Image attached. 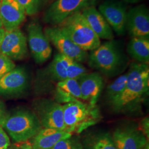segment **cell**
<instances>
[{
  "label": "cell",
  "instance_id": "obj_31",
  "mask_svg": "<svg viewBox=\"0 0 149 149\" xmlns=\"http://www.w3.org/2000/svg\"><path fill=\"white\" fill-rule=\"evenodd\" d=\"M5 29L3 27L0 28V46H1V44L2 43L3 38H4V36H5Z\"/></svg>",
  "mask_w": 149,
  "mask_h": 149
},
{
  "label": "cell",
  "instance_id": "obj_23",
  "mask_svg": "<svg viewBox=\"0 0 149 149\" xmlns=\"http://www.w3.org/2000/svg\"><path fill=\"white\" fill-rule=\"evenodd\" d=\"M127 81V73L118 77L113 82L107 87L106 98L107 101L111 104L122 95L125 88Z\"/></svg>",
  "mask_w": 149,
  "mask_h": 149
},
{
  "label": "cell",
  "instance_id": "obj_13",
  "mask_svg": "<svg viewBox=\"0 0 149 149\" xmlns=\"http://www.w3.org/2000/svg\"><path fill=\"white\" fill-rule=\"evenodd\" d=\"M29 83V75L23 67H15L0 78V95L11 96L25 92Z\"/></svg>",
  "mask_w": 149,
  "mask_h": 149
},
{
  "label": "cell",
  "instance_id": "obj_5",
  "mask_svg": "<svg viewBox=\"0 0 149 149\" xmlns=\"http://www.w3.org/2000/svg\"><path fill=\"white\" fill-rule=\"evenodd\" d=\"M70 39L85 51H92L101 44L81 12L70 16L57 26Z\"/></svg>",
  "mask_w": 149,
  "mask_h": 149
},
{
  "label": "cell",
  "instance_id": "obj_33",
  "mask_svg": "<svg viewBox=\"0 0 149 149\" xmlns=\"http://www.w3.org/2000/svg\"><path fill=\"white\" fill-rule=\"evenodd\" d=\"M120 1H122L125 3H136L142 1L143 0H120Z\"/></svg>",
  "mask_w": 149,
  "mask_h": 149
},
{
  "label": "cell",
  "instance_id": "obj_22",
  "mask_svg": "<svg viewBox=\"0 0 149 149\" xmlns=\"http://www.w3.org/2000/svg\"><path fill=\"white\" fill-rule=\"evenodd\" d=\"M82 143L84 149H117L112 135L108 132L90 134Z\"/></svg>",
  "mask_w": 149,
  "mask_h": 149
},
{
  "label": "cell",
  "instance_id": "obj_38",
  "mask_svg": "<svg viewBox=\"0 0 149 149\" xmlns=\"http://www.w3.org/2000/svg\"><path fill=\"white\" fill-rule=\"evenodd\" d=\"M54 1H55V0H54Z\"/></svg>",
  "mask_w": 149,
  "mask_h": 149
},
{
  "label": "cell",
  "instance_id": "obj_29",
  "mask_svg": "<svg viewBox=\"0 0 149 149\" xmlns=\"http://www.w3.org/2000/svg\"><path fill=\"white\" fill-rule=\"evenodd\" d=\"M139 129L143 133L148 139L149 138V116L144 117L138 124Z\"/></svg>",
  "mask_w": 149,
  "mask_h": 149
},
{
  "label": "cell",
  "instance_id": "obj_36",
  "mask_svg": "<svg viewBox=\"0 0 149 149\" xmlns=\"http://www.w3.org/2000/svg\"><path fill=\"white\" fill-rule=\"evenodd\" d=\"M2 23H1V22L0 20V28H2Z\"/></svg>",
  "mask_w": 149,
  "mask_h": 149
},
{
  "label": "cell",
  "instance_id": "obj_6",
  "mask_svg": "<svg viewBox=\"0 0 149 149\" xmlns=\"http://www.w3.org/2000/svg\"><path fill=\"white\" fill-rule=\"evenodd\" d=\"M100 0H55L45 11L43 21L48 24L57 26L66 18L96 6Z\"/></svg>",
  "mask_w": 149,
  "mask_h": 149
},
{
  "label": "cell",
  "instance_id": "obj_17",
  "mask_svg": "<svg viewBox=\"0 0 149 149\" xmlns=\"http://www.w3.org/2000/svg\"><path fill=\"white\" fill-rule=\"evenodd\" d=\"M81 13L93 31L100 39L111 40L114 36L112 28L101 13L96 8L92 6L81 12Z\"/></svg>",
  "mask_w": 149,
  "mask_h": 149
},
{
  "label": "cell",
  "instance_id": "obj_9",
  "mask_svg": "<svg viewBox=\"0 0 149 149\" xmlns=\"http://www.w3.org/2000/svg\"><path fill=\"white\" fill-rule=\"evenodd\" d=\"M28 42L32 56L38 64H42L50 58L52 48L42 26L37 21L31 22L27 27Z\"/></svg>",
  "mask_w": 149,
  "mask_h": 149
},
{
  "label": "cell",
  "instance_id": "obj_26",
  "mask_svg": "<svg viewBox=\"0 0 149 149\" xmlns=\"http://www.w3.org/2000/svg\"><path fill=\"white\" fill-rule=\"evenodd\" d=\"M52 149H84V148L79 138L71 135L68 138L59 141L55 145Z\"/></svg>",
  "mask_w": 149,
  "mask_h": 149
},
{
  "label": "cell",
  "instance_id": "obj_24",
  "mask_svg": "<svg viewBox=\"0 0 149 149\" xmlns=\"http://www.w3.org/2000/svg\"><path fill=\"white\" fill-rule=\"evenodd\" d=\"M26 11V15L34 16L43 8L48 0H17Z\"/></svg>",
  "mask_w": 149,
  "mask_h": 149
},
{
  "label": "cell",
  "instance_id": "obj_14",
  "mask_svg": "<svg viewBox=\"0 0 149 149\" xmlns=\"http://www.w3.org/2000/svg\"><path fill=\"white\" fill-rule=\"evenodd\" d=\"M0 52L12 60H21L27 58V38L19 28L6 31Z\"/></svg>",
  "mask_w": 149,
  "mask_h": 149
},
{
  "label": "cell",
  "instance_id": "obj_1",
  "mask_svg": "<svg viewBox=\"0 0 149 149\" xmlns=\"http://www.w3.org/2000/svg\"><path fill=\"white\" fill-rule=\"evenodd\" d=\"M127 73V81L122 95L109 105L116 113L138 116L149 96V65L132 63Z\"/></svg>",
  "mask_w": 149,
  "mask_h": 149
},
{
  "label": "cell",
  "instance_id": "obj_28",
  "mask_svg": "<svg viewBox=\"0 0 149 149\" xmlns=\"http://www.w3.org/2000/svg\"><path fill=\"white\" fill-rule=\"evenodd\" d=\"M11 145V141L8 135L0 125V149H7Z\"/></svg>",
  "mask_w": 149,
  "mask_h": 149
},
{
  "label": "cell",
  "instance_id": "obj_18",
  "mask_svg": "<svg viewBox=\"0 0 149 149\" xmlns=\"http://www.w3.org/2000/svg\"><path fill=\"white\" fill-rule=\"evenodd\" d=\"M54 101L63 105L67 103L84 102L77 80L66 79L56 84L54 92ZM63 104V105H64Z\"/></svg>",
  "mask_w": 149,
  "mask_h": 149
},
{
  "label": "cell",
  "instance_id": "obj_37",
  "mask_svg": "<svg viewBox=\"0 0 149 149\" xmlns=\"http://www.w3.org/2000/svg\"><path fill=\"white\" fill-rule=\"evenodd\" d=\"M0 4H1V0H0Z\"/></svg>",
  "mask_w": 149,
  "mask_h": 149
},
{
  "label": "cell",
  "instance_id": "obj_11",
  "mask_svg": "<svg viewBox=\"0 0 149 149\" xmlns=\"http://www.w3.org/2000/svg\"><path fill=\"white\" fill-rule=\"evenodd\" d=\"M112 135L117 149H143L149 142L138 125L134 123L120 125Z\"/></svg>",
  "mask_w": 149,
  "mask_h": 149
},
{
  "label": "cell",
  "instance_id": "obj_32",
  "mask_svg": "<svg viewBox=\"0 0 149 149\" xmlns=\"http://www.w3.org/2000/svg\"><path fill=\"white\" fill-rule=\"evenodd\" d=\"M21 149H32V145L28 142L23 143L21 145Z\"/></svg>",
  "mask_w": 149,
  "mask_h": 149
},
{
  "label": "cell",
  "instance_id": "obj_3",
  "mask_svg": "<svg viewBox=\"0 0 149 149\" xmlns=\"http://www.w3.org/2000/svg\"><path fill=\"white\" fill-rule=\"evenodd\" d=\"M0 125L18 143L27 142L43 129L35 113L25 108L7 112Z\"/></svg>",
  "mask_w": 149,
  "mask_h": 149
},
{
  "label": "cell",
  "instance_id": "obj_7",
  "mask_svg": "<svg viewBox=\"0 0 149 149\" xmlns=\"http://www.w3.org/2000/svg\"><path fill=\"white\" fill-rule=\"evenodd\" d=\"M34 109L43 128L64 130L63 105L44 98L34 102Z\"/></svg>",
  "mask_w": 149,
  "mask_h": 149
},
{
  "label": "cell",
  "instance_id": "obj_4",
  "mask_svg": "<svg viewBox=\"0 0 149 149\" xmlns=\"http://www.w3.org/2000/svg\"><path fill=\"white\" fill-rule=\"evenodd\" d=\"M64 131L80 134L100 122L103 118L100 107L85 102H76L63 105Z\"/></svg>",
  "mask_w": 149,
  "mask_h": 149
},
{
  "label": "cell",
  "instance_id": "obj_25",
  "mask_svg": "<svg viewBox=\"0 0 149 149\" xmlns=\"http://www.w3.org/2000/svg\"><path fill=\"white\" fill-rule=\"evenodd\" d=\"M88 72V70L82 64L72 60L66 70L67 79L77 80Z\"/></svg>",
  "mask_w": 149,
  "mask_h": 149
},
{
  "label": "cell",
  "instance_id": "obj_2",
  "mask_svg": "<svg viewBox=\"0 0 149 149\" xmlns=\"http://www.w3.org/2000/svg\"><path fill=\"white\" fill-rule=\"evenodd\" d=\"M87 61L91 68L108 77L122 74L129 64L121 44L114 39L101 44L91 51Z\"/></svg>",
  "mask_w": 149,
  "mask_h": 149
},
{
  "label": "cell",
  "instance_id": "obj_20",
  "mask_svg": "<svg viewBox=\"0 0 149 149\" xmlns=\"http://www.w3.org/2000/svg\"><path fill=\"white\" fill-rule=\"evenodd\" d=\"M72 60L60 53L56 54L52 61L45 70V79L50 84H54L67 79L66 70Z\"/></svg>",
  "mask_w": 149,
  "mask_h": 149
},
{
  "label": "cell",
  "instance_id": "obj_16",
  "mask_svg": "<svg viewBox=\"0 0 149 149\" xmlns=\"http://www.w3.org/2000/svg\"><path fill=\"white\" fill-rule=\"evenodd\" d=\"M77 81L82 101L91 104H96L104 85L102 75L97 71L88 72Z\"/></svg>",
  "mask_w": 149,
  "mask_h": 149
},
{
  "label": "cell",
  "instance_id": "obj_35",
  "mask_svg": "<svg viewBox=\"0 0 149 149\" xmlns=\"http://www.w3.org/2000/svg\"><path fill=\"white\" fill-rule=\"evenodd\" d=\"M143 149H149V142L145 146V147H144V148Z\"/></svg>",
  "mask_w": 149,
  "mask_h": 149
},
{
  "label": "cell",
  "instance_id": "obj_30",
  "mask_svg": "<svg viewBox=\"0 0 149 149\" xmlns=\"http://www.w3.org/2000/svg\"><path fill=\"white\" fill-rule=\"evenodd\" d=\"M7 113V111L6 110L5 104L3 103V102L2 101L0 100V124L2 122L3 118L5 117Z\"/></svg>",
  "mask_w": 149,
  "mask_h": 149
},
{
  "label": "cell",
  "instance_id": "obj_34",
  "mask_svg": "<svg viewBox=\"0 0 149 149\" xmlns=\"http://www.w3.org/2000/svg\"><path fill=\"white\" fill-rule=\"evenodd\" d=\"M6 149H21V145H17L16 144L11 145L8 148Z\"/></svg>",
  "mask_w": 149,
  "mask_h": 149
},
{
  "label": "cell",
  "instance_id": "obj_19",
  "mask_svg": "<svg viewBox=\"0 0 149 149\" xmlns=\"http://www.w3.org/2000/svg\"><path fill=\"white\" fill-rule=\"evenodd\" d=\"M72 134L64 130L43 128L33 138L32 149H52L59 141L68 138Z\"/></svg>",
  "mask_w": 149,
  "mask_h": 149
},
{
  "label": "cell",
  "instance_id": "obj_15",
  "mask_svg": "<svg viewBox=\"0 0 149 149\" xmlns=\"http://www.w3.org/2000/svg\"><path fill=\"white\" fill-rule=\"evenodd\" d=\"M26 17V11L17 0H1L0 20L6 31L18 28Z\"/></svg>",
  "mask_w": 149,
  "mask_h": 149
},
{
  "label": "cell",
  "instance_id": "obj_27",
  "mask_svg": "<svg viewBox=\"0 0 149 149\" xmlns=\"http://www.w3.org/2000/svg\"><path fill=\"white\" fill-rule=\"evenodd\" d=\"M16 67V65L11 59L0 52V78L9 72Z\"/></svg>",
  "mask_w": 149,
  "mask_h": 149
},
{
  "label": "cell",
  "instance_id": "obj_8",
  "mask_svg": "<svg viewBox=\"0 0 149 149\" xmlns=\"http://www.w3.org/2000/svg\"><path fill=\"white\" fill-rule=\"evenodd\" d=\"M44 32L59 53L80 63L87 61L88 55L87 52L73 43L58 26L47 27Z\"/></svg>",
  "mask_w": 149,
  "mask_h": 149
},
{
  "label": "cell",
  "instance_id": "obj_10",
  "mask_svg": "<svg viewBox=\"0 0 149 149\" xmlns=\"http://www.w3.org/2000/svg\"><path fill=\"white\" fill-rule=\"evenodd\" d=\"M127 3L120 0H107L98 6V11L118 36L127 33Z\"/></svg>",
  "mask_w": 149,
  "mask_h": 149
},
{
  "label": "cell",
  "instance_id": "obj_21",
  "mask_svg": "<svg viewBox=\"0 0 149 149\" xmlns=\"http://www.w3.org/2000/svg\"><path fill=\"white\" fill-rule=\"evenodd\" d=\"M129 55L136 63L148 64L149 62V39L132 38L127 45Z\"/></svg>",
  "mask_w": 149,
  "mask_h": 149
},
{
  "label": "cell",
  "instance_id": "obj_12",
  "mask_svg": "<svg viewBox=\"0 0 149 149\" xmlns=\"http://www.w3.org/2000/svg\"><path fill=\"white\" fill-rule=\"evenodd\" d=\"M126 30L131 38L149 39V11L146 6H136L128 10Z\"/></svg>",
  "mask_w": 149,
  "mask_h": 149
}]
</instances>
